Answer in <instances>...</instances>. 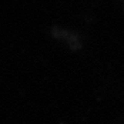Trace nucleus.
I'll return each instance as SVG.
<instances>
[]
</instances>
